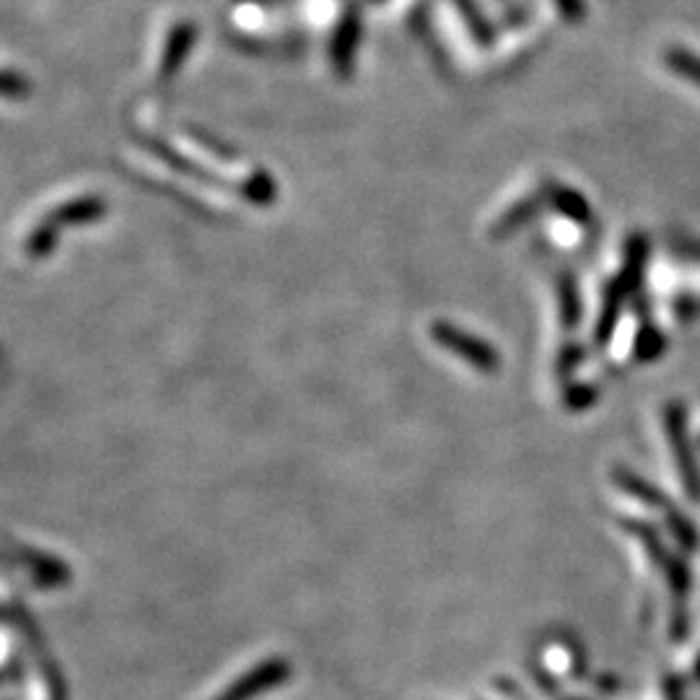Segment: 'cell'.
Segmentation results:
<instances>
[{
    "label": "cell",
    "instance_id": "1",
    "mask_svg": "<svg viewBox=\"0 0 700 700\" xmlns=\"http://www.w3.org/2000/svg\"><path fill=\"white\" fill-rule=\"evenodd\" d=\"M431 332H434L436 342H442V346L446 350H452L454 356H462V359H465L467 363H473L475 369L496 371L498 363H501L498 353L488 346V342L473 338V335H467V332H459L457 327H452L446 322H436Z\"/></svg>",
    "mask_w": 700,
    "mask_h": 700
},
{
    "label": "cell",
    "instance_id": "2",
    "mask_svg": "<svg viewBox=\"0 0 700 700\" xmlns=\"http://www.w3.org/2000/svg\"><path fill=\"white\" fill-rule=\"evenodd\" d=\"M667 65L675 73H680V76H685L688 81H692V84L700 86V57L698 55H692V52H685V50H669Z\"/></svg>",
    "mask_w": 700,
    "mask_h": 700
},
{
    "label": "cell",
    "instance_id": "3",
    "mask_svg": "<svg viewBox=\"0 0 700 700\" xmlns=\"http://www.w3.org/2000/svg\"><path fill=\"white\" fill-rule=\"evenodd\" d=\"M625 294V286L621 280L613 283V288H609L607 294V304H605V315H602L600 319V327H597V340L602 342L605 338H609V332H613V325L617 319V311H621V299Z\"/></svg>",
    "mask_w": 700,
    "mask_h": 700
},
{
    "label": "cell",
    "instance_id": "4",
    "mask_svg": "<svg viewBox=\"0 0 700 700\" xmlns=\"http://www.w3.org/2000/svg\"><path fill=\"white\" fill-rule=\"evenodd\" d=\"M550 198H553V203L561 208L565 215H571V219H576V221L590 219V205H586L579 195H573L571 190L550 188Z\"/></svg>",
    "mask_w": 700,
    "mask_h": 700
},
{
    "label": "cell",
    "instance_id": "5",
    "mask_svg": "<svg viewBox=\"0 0 700 700\" xmlns=\"http://www.w3.org/2000/svg\"><path fill=\"white\" fill-rule=\"evenodd\" d=\"M644 257H646V244L644 240H633L630 242V255H628V267H625V278L621 280L625 290L636 288V283L640 278V267H644Z\"/></svg>",
    "mask_w": 700,
    "mask_h": 700
},
{
    "label": "cell",
    "instance_id": "6",
    "mask_svg": "<svg viewBox=\"0 0 700 700\" xmlns=\"http://www.w3.org/2000/svg\"><path fill=\"white\" fill-rule=\"evenodd\" d=\"M561 290H563V317H565V325H573V319H576L579 315V304H576V296H573V286L571 283H561Z\"/></svg>",
    "mask_w": 700,
    "mask_h": 700
},
{
    "label": "cell",
    "instance_id": "7",
    "mask_svg": "<svg viewBox=\"0 0 700 700\" xmlns=\"http://www.w3.org/2000/svg\"><path fill=\"white\" fill-rule=\"evenodd\" d=\"M657 353H661V340L654 332H644V338L638 340V359H654Z\"/></svg>",
    "mask_w": 700,
    "mask_h": 700
}]
</instances>
